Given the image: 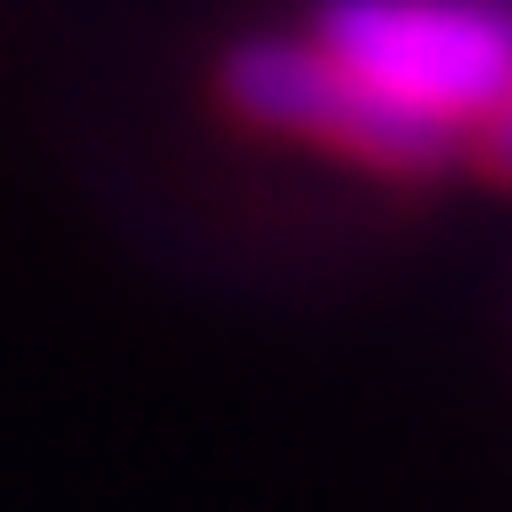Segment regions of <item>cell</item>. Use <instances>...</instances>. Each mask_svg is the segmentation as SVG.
I'll return each mask as SVG.
<instances>
[{
  "label": "cell",
  "instance_id": "obj_1",
  "mask_svg": "<svg viewBox=\"0 0 512 512\" xmlns=\"http://www.w3.org/2000/svg\"><path fill=\"white\" fill-rule=\"evenodd\" d=\"M317 46L445 136H467L512 91L505 0H332L317 16Z\"/></svg>",
  "mask_w": 512,
  "mask_h": 512
},
{
  "label": "cell",
  "instance_id": "obj_2",
  "mask_svg": "<svg viewBox=\"0 0 512 512\" xmlns=\"http://www.w3.org/2000/svg\"><path fill=\"white\" fill-rule=\"evenodd\" d=\"M226 106L256 128H287V136H317V144L347 151L362 166H392V174H430L452 159L460 136L400 113L392 98H377L369 83H354L332 53L309 38H256L226 61Z\"/></svg>",
  "mask_w": 512,
  "mask_h": 512
},
{
  "label": "cell",
  "instance_id": "obj_3",
  "mask_svg": "<svg viewBox=\"0 0 512 512\" xmlns=\"http://www.w3.org/2000/svg\"><path fill=\"white\" fill-rule=\"evenodd\" d=\"M467 144H475V159H482V174H497V181H512V91L497 98L490 113H482L475 128H467Z\"/></svg>",
  "mask_w": 512,
  "mask_h": 512
}]
</instances>
